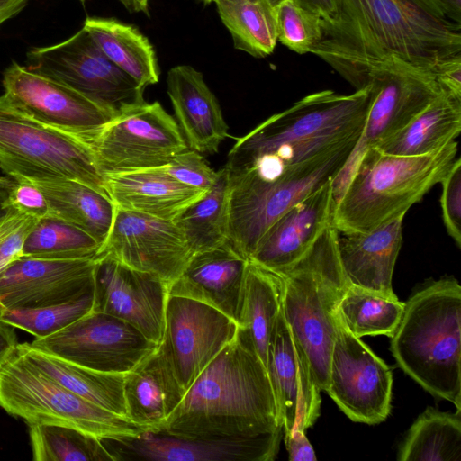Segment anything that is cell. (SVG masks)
Returning <instances> with one entry per match:
<instances>
[{
  "label": "cell",
  "instance_id": "obj_1",
  "mask_svg": "<svg viewBox=\"0 0 461 461\" xmlns=\"http://www.w3.org/2000/svg\"><path fill=\"white\" fill-rule=\"evenodd\" d=\"M321 28L311 53L356 90L367 86L370 71L385 60L432 72L440 60L461 53V25L437 0H336Z\"/></svg>",
  "mask_w": 461,
  "mask_h": 461
},
{
  "label": "cell",
  "instance_id": "obj_2",
  "mask_svg": "<svg viewBox=\"0 0 461 461\" xmlns=\"http://www.w3.org/2000/svg\"><path fill=\"white\" fill-rule=\"evenodd\" d=\"M280 428L267 370L237 330L235 337L194 380L157 432L226 438L251 437Z\"/></svg>",
  "mask_w": 461,
  "mask_h": 461
},
{
  "label": "cell",
  "instance_id": "obj_3",
  "mask_svg": "<svg viewBox=\"0 0 461 461\" xmlns=\"http://www.w3.org/2000/svg\"><path fill=\"white\" fill-rule=\"evenodd\" d=\"M390 348L405 374L461 411V286L455 277L433 281L409 298Z\"/></svg>",
  "mask_w": 461,
  "mask_h": 461
},
{
  "label": "cell",
  "instance_id": "obj_4",
  "mask_svg": "<svg viewBox=\"0 0 461 461\" xmlns=\"http://www.w3.org/2000/svg\"><path fill=\"white\" fill-rule=\"evenodd\" d=\"M458 142L420 156L387 154L375 147L360 158L335 206L339 233L368 232L401 216L437 184L457 157Z\"/></svg>",
  "mask_w": 461,
  "mask_h": 461
},
{
  "label": "cell",
  "instance_id": "obj_5",
  "mask_svg": "<svg viewBox=\"0 0 461 461\" xmlns=\"http://www.w3.org/2000/svg\"><path fill=\"white\" fill-rule=\"evenodd\" d=\"M338 236L331 221L297 262L275 272L282 280L284 317L321 392L327 388L338 306L349 285Z\"/></svg>",
  "mask_w": 461,
  "mask_h": 461
},
{
  "label": "cell",
  "instance_id": "obj_6",
  "mask_svg": "<svg viewBox=\"0 0 461 461\" xmlns=\"http://www.w3.org/2000/svg\"><path fill=\"white\" fill-rule=\"evenodd\" d=\"M0 168L14 180H73L108 195L90 147L0 96Z\"/></svg>",
  "mask_w": 461,
  "mask_h": 461
},
{
  "label": "cell",
  "instance_id": "obj_7",
  "mask_svg": "<svg viewBox=\"0 0 461 461\" xmlns=\"http://www.w3.org/2000/svg\"><path fill=\"white\" fill-rule=\"evenodd\" d=\"M0 408L28 425L61 424L101 439L137 437L146 431L69 391L15 350L0 364Z\"/></svg>",
  "mask_w": 461,
  "mask_h": 461
},
{
  "label": "cell",
  "instance_id": "obj_8",
  "mask_svg": "<svg viewBox=\"0 0 461 461\" xmlns=\"http://www.w3.org/2000/svg\"><path fill=\"white\" fill-rule=\"evenodd\" d=\"M370 104L361 134L332 182L335 204L363 153L405 127L443 90L431 71L389 59L368 75Z\"/></svg>",
  "mask_w": 461,
  "mask_h": 461
},
{
  "label": "cell",
  "instance_id": "obj_9",
  "mask_svg": "<svg viewBox=\"0 0 461 461\" xmlns=\"http://www.w3.org/2000/svg\"><path fill=\"white\" fill-rule=\"evenodd\" d=\"M27 61L30 68L82 93L114 117L146 103L145 88L115 66L84 27L66 41L31 49Z\"/></svg>",
  "mask_w": 461,
  "mask_h": 461
},
{
  "label": "cell",
  "instance_id": "obj_10",
  "mask_svg": "<svg viewBox=\"0 0 461 461\" xmlns=\"http://www.w3.org/2000/svg\"><path fill=\"white\" fill-rule=\"evenodd\" d=\"M86 143L102 175L162 167L188 149L176 120L158 102L114 117Z\"/></svg>",
  "mask_w": 461,
  "mask_h": 461
},
{
  "label": "cell",
  "instance_id": "obj_11",
  "mask_svg": "<svg viewBox=\"0 0 461 461\" xmlns=\"http://www.w3.org/2000/svg\"><path fill=\"white\" fill-rule=\"evenodd\" d=\"M336 321L325 392L351 420L378 424L391 411L392 370L347 329L338 310Z\"/></svg>",
  "mask_w": 461,
  "mask_h": 461
},
{
  "label": "cell",
  "instance_id": "obj_12",
  "mask_svg": "<svg viewBox=\"0 0 461 461\" xmlns=\"http://www.w3.org/2000/svg\"><path fill=\"white\" fill-rule=\"evenodd\" d=\"M31 344L81 366L122 375L131 371L159 345L129 323L94 311Z\"/></svg>",
  "mask_w": 461,
  "mask_h": 461
},
{
  "label": "cell",
  "instance_id": "obj_13",
  "mask_svg": "<svg viewBox=\"0 0 461 461\" xmlns=\"http://www.w3.org/2000/svg\"><path fill=\"white\" fill-rule=\"evenodd\" d=\"M3 95L35 120L86 141L114 116L69 86L13 62L3 74Z\"/></svg>",
  "mask_w": 461,
  "mask_h": 461
},
{
  "label": "cell",
  "instance_id": "obj_14",
  "mask_svg": "<svg viewBox=\"0 0 461 461\" xmlns=\"http://www.w3.org/2000/svg\"><path fill=\"white\" fill-rule=\"evenodd\" d=\"M96 256L150 273L169 286L183 273L193 252L175 221L115 206L109 234Z\"/></svg>",
  "mask_w": 461,
  "mask_h": 461
},
{
  "label": "cell",
  "instance_id": "obj_15",
  "mask_svg": "<svg viewBox=\"0 0 461 461\" xmlns=\"http://www.w3.org/2000/svg\"><path fill=\"white\" fill-rule=\"evenodd\" d=\"M237 330L236 321L215 308L168 294L161 343L185 393Z\"/></svg>",
  "mask_w": 461,
  "mask_h": 461
},
{
  "label": "cell",
  "instance_id": "obj_16",
  "mask_svg": "<svg viewBox=\"0 0 461 461\" xmlns=\"http://www.w3.org/2000/svg\"><path fill=\"white\" fill-rule=\"evenodd\" d=\"M92 311L120 319L160 344L168 285L113 258L96 256Z\"/></svg>",
  "mask_w": 461,
  "mask_h": 461
},
{
  "label": "cell",
  "instance_id": "obj_17",
  "mask_svg": "<svg viewBox=\"0 0 461 461\" xmlns=\"http://www.w3.org/2000/svg\"><path fill=\"white\" fill-rule=\"evenodd\" d=\"M283 429L251 437L185 438L145 431L137 437L102 438L113 461H272Z\"/></svg>",
  "mask_w": 461,
  "mask_h": 461
},
{
  "label": "cell",
  "instance_id": "obj_18",
  "mask_svg": "<svg viewBox=\"0 0 461 461\" xmlns=\"http://www.w3.org/2000/svg\"><path fill=\"white\" fill-rule=\"evenodd\" d=\"M95 258L21 257L0 273V307L34 308L68 303L94 291Z\"/></svg>",
  "mask_w": 461,
  "mask_h": 461
},
{
  "label": "cell",
  "instance_id": "obj_19",
  "mask_svg": "<svg viewBox=\"0 0 461 461\" xmlns=\"http://www.w3.org/2000/svg\"><path fill=\"white\" fill-rule=\"evenodd\" d=\"M267 373L284 434L312 427L321 412V390L294 345L282 309L269 342Z\"/></svg>",
  "mask_w": 461,
  "mask_h": 461
},
{
  "label": "cell",
  "instance_id": "obj_20",
  "mask_svg": "<svg viewBox=\"0 0 461 461\" xmlns=\"http://www.w3.org/2000/svg\"><path fill=\"white\" fill-rule=\"evenodd\" d=\"M333 180L282 214L264 233L249 260L277 272L297 262L332 221Z\"/></svg>",
  "mask_w": 461,
  "mask_h": 461
},
{
  "label": "cell",
  "instance_id": "obj_21",
  "mask_svg": "<svg viewBox=\"0 0 461 461\" xmlns=\"http://www.w3.org/2000/svg\"><path fill=\"white\" fill-rule=\"evenodd\" d=\"M247 263L229 241L195 253L168 294L208 304L236 321Z\"/></svg>",
  "mask_w": 461,
  "mask_h": 461
},
{
  "label": "cell",
  "instance_id": "obj_22",
  "mask_svg": "<svg viewBox=\"0 0 461 461\" xmlns=\"http://www.w3.org/2000/svg\"><path fill=\"white\" fill-rule=\"evenodd\" d=\"M176 122L189 149L216 153L229 127L214 94L201 72L189 65L173 67L167 77Z\"/></svg>",
  "mask_w": 461,
  "mask_h": 461
},
{
  "label": "cell",
  "instance_id": "obj_23",
  "mask_svg": "<svg viewBox=\"0 0 461 461\" xmlns=\"http://www.w3.org/2000/svg\"><path fill=\"white\" fill-rule=\"evenodd\" d=\"M185 394L161 342L156 350L124 375L127 418L146 431H158Z\"/></svg>",
  "mask_w": 461,
  "mask_h": 461
},
{
  "label": "cell",
  "instance_id": "obj_24",
  "mask_svg": "<svg viewBox=\"0 0 461 461\" xmlns=\"http://www.w3.org/2000/svg\"><path fill=\"white\" fill-rule=\"evenodd\" d=\"M103 176L104 189L116 207L172 221L207 192L180 183L160 167Z\"/></svg>",
  "mask_w": 461,
  "mask_h": 461
},
{
  "label": "cell",
  "instance_id": "obj_25",
  "mask_svg": "<svg viewBox=\"0 0 461 461\" xmlns=\"http://www.w3.org/2000/svg\"><path fill=\"white\" fill-rule=\"evenodd\" d=\"M404 216L368 232L339 233L338 250L349 285L395 295L392 279L402 243Z\"/></svg>",
  "mask_w": 461,
  "mask_h": 461
},
{
  "label": "cell",
  "instance_id": "obj_26",
  "mask_svg": "<svg viewBox=\"0 0 461 461\" xmlns=\"http://www.w3.org/2000/svg\"><path fill=\"white\" fill-rule=\"evenodd\" d=\"M14 350L38 370L69 391L128 419L123 397L124 375L104 373L81 366L36 348L29 342L18 343Z\"/></svg>",
  "mask_w": 461,
  "mask_h": 461
},
{
  "label": "cell",
  "instance_id": "obj_27",
  "mask_svg": "<svg viewBox=\"0 0 461 461\" xmlns=\"http://www.w3.org/2000/svg\"><path fill=\"white\" fill-rule=\"evenodd\" d=\"M282 299L280 276L248 259L236 323L267 370L269 342Z\"/></svg>",
  "mask_w": 461,
  "mask_h": 461
},
{
  "label": "cell",
  "instance_id": "obj_28",
  "mask_svg": "<svg viewBox=\"0 0 461 461\" xmlns=\"http://www.w3.org/2000/svg\"><path fill=\"white\" fill-rule=\"evenodd\" d=\"M461 131V98L442 91L405 127L376 144L397 156H420L455 140Z\"/></svg>",
  "mask_w": 461,
  "mask_h": 461
},
{
  "label": "cell",
  "instance_id": "obj_29",
  "mask_svg": "<svg viewBox=\"0 0 461 461\" xmlns=\"http://www.w3.org/2000/svg\"><path fill=\"white\" fill-rule=\"evenodd\" d=\"M30 182L45 195L50 217L80 228L103 245L112 227L115 211V205L108 195L73 180Z\"/></svg>",
  "mask_w": 461,
  "mask_h": 461
},
{
  "label": "cell",
  "instance_id": "obj_30",
  "mask_svg": "<svg viewBox=\"0 0 461 461\" xmlns=\"http://www.w3.org/2000/svg\"><path fill=\"white\" fill-rule=\"evenodd\" d=\"M83 27L101 51L143 88L158 81L154 49L134 26L113 18L87 17Z\"/></svg>",
  "mask_w": 461,
  "mask_h": 461
},
{
  "label": "cell",
  "instance_id": "obj_31",
  "mask_svg": "<svg viewBox=\"0 0 461 461\" xmlns=\"http://www.w3.org/2000/svg\"><path fill=\"white\" fill-rule=\"evenodd\" d=\"M461 411L428 407L412 423L398 450L399 461H460Z\"/></svg>",
  "mask_w": 461,
  "mask_h": 461
},
{
  "label": "cell",
  "instance_id": "obj_32",
  "mask_svg": "<svg viewBox=\"0 0 461 461\" xmlns=\"http://www.w3.org/2000/svg\"><path fill=\"white\" fill-rule=\"evenodd\" d=\"M193 255L229 241V180L225 167L213 185L176 220Z\"/></svg>",
  "mask_w": 461,
  "mask_h": 461
},
{
  "label": "cell",
  "instance_id": "obj_33",
  "mask_svg": "<svg viewBox=\"0 0 461 461\" xmlns=\"http://www.w3.org/2000/svg\"><path fill=\"white\" fill-rule=\"evenodd\" d=\"M234 48L255 58L270 55L276 45L274 8L266 0H212Z\"/></svg>",
  "mask_w": 461,
  "mask_h": 461
},
{
  "label": "cell",
  "instance_id": "obj_34",
  "mask_svg": "<svg viewBox=\"0 0 461 461\" xmlns=\"http://www.w3.org/2000/svg\"><path fill=\"white\" fill-rule=\"evenodd\" d=\"M405 303L395 295H385L348 285L338 314L356 337L385 335L392 338L403 313Z\"/></svg>",
  "mask_w": 461,
  "mask_h": 461
},
{
  "label": "cell",
  "instance_id": "obj_35",
  "mask_svg": "<svg viewBox=\"0 0 461 461\" xmlns=\"http://www.w3.org/2000/svg\"><path fill=\"white\" fill-rule=\"evenodd\" d=\"M29 426L34 461H113L101 438L55 423Z\"/></svg>",
  "mask_w": 461,
  "mask_h": 461
},
{
  "label": "cell",
  "instance_id": "obj_36",
  "mask_svg": "<svg viewBox=\"0 0 461 461\" xmlns=\"http://www.w3.org/2000/svg\"><path fill=\"white\" fill-rule=\"evenodd\" d=\"M100 247L80 228L54 217H46L38 220L27 236L22 257L53 259L95 258Z\"/></svg>",
  "mask_w": 461,
  "mask_h": 461
},
{
  "label": "cell",
  "instance_id": "obj_37",
  "mask_svg": "<svg viewBox=\"0 0 461 461\" xmlns=\"http://www.w3.org/2000/svg\"><path fill=\"white\" fill-rule=\"evenodd\" d=\"M93 293L76 301L34 308L0 307V321L36 339L50 336L92 311Z\"/></svg>",
  "mask_w": 461,
  "mask_h": 461
},
{
  "label": "cell",
  "instance_id": "obj_38",
  "mask_svg": "<svg viewBox=\"0 0 461 461\" xmlns=\"http://www.w3.org/2000/svg\"><path fill=\"white\" fill-rule=\"evenodd\" d=\"M276 39L298 54L311 53L322 37L321 18L293 0L274 7Z\"/></svg>",
  "mask_w": 461,
  "mask_h": 461
},
{
  "label": "cell",
  "instance_id": "obj_39",
  "mask_svg": "<svg viewBox=\"0 0 461 461\" xmlns=\"http://www.w3.org/2000/svg\"><path fill=\"white\" fill-rule=\"evenodd\" d=\"M160 167L180 183L204 192L218 177V171H214L199 152L189 148Z\"/></svg>",
  "mask_w": 461,
  "mask_h": 461
},
{
  "label": "cell",
  "instance_id": "obj_40",
  "mask_svg": "<svg viewBox=\"0 0 461 461\" xmlns=\"http://www.w3.org/2000/svg\"><path fill=\"white\" fill-rule=\"evenodd\" d=\"M37 221L8 207L0 220V273L22 257L24 241Z\"/></svg>",
  "mask_w": 461,
  "mask_h": 461
},
{
  "label": "cell",
  "instance_id": "obj_41",
  "mask_svg": "<svg viewBox=\"0 0 461 461\" xmlns=\"http://www.w3.org/2000/svg\"><path fill=\"white\" fill-rule=\"evenodd\" d=\"M440 206L447 234L461 248V159L456 157L439 182Z\"/></svg>",
  "mask_w": 461,
  "mask_h": 461
},
{
  "label": "cell",
  "instance_id": "obj_42",
  "mask_svg": "<svg viewBox=\"0 0 461 461\" xmlns=\"http://www.w3.org/2000/svg\"><path fill=\"white\" fill-rule=\"evenodd\" d=\"M6 203L8 207L37 220L50 217V208L45 195L29 180H14Z\"/></svg>",
  "mask_w": 461,
  "mask_h": 461
},
{
  "label": "cell",
  "instance_id": "obj_43",
  "mask_svg": "<svg viewBox=\"0 0 461 461\" xmlns=\"http://www.w3.org/2000/svg\"><path fill=\"white\" fill-rule=\"evenodd\" d=\"M432 74L444 92L461 98V53L440 60Z\"/></svg>",
  "mask_w": 461,
  "mask_h": 461
},
{
  "label": "cell",
  "instance_id": "obj_44",
  "mask_svg": "<svg viewBox=\"0 0 461 461\" xmlns=\"http://www.w3.org/2000/svg\"><path fill=\"white\" fill-rule=\"evenodd\" d=\"M284 435L290 461H315L317 459L304 430L294 428L290 433Z\"/></svg>",
  "mask_w": 461,
  "mask_h": 461
},
{
  "label": "cell",
  "instance_id": "obj_45",
  "mask_svg": "<svg viewBox=\"0 0 461 461\" xmlns=\"http://www.w3.org/2000/svg\"><path fill=\"white\" fill-rule=\"evenodd\" d=\"M17 344L14 327L0 321V364L12 354Z\"/></svg>",
  "mask_w": 461,
  "mask_h": 461
},
{
  "label": "cell",
  "instance_id": "obj_46",
  "mask_svg": "<svg viewBox=\"0 0 461 461\" xmlns=\"http://www.w3.org/2000/svg\"><path fill=\"white\" fill-rule=\"evenodd\" d=\"M301 7H303L315 14L319 15L321 19L330 18L336 8V0H293Z\"/></svg>",
  "mask_w": 461,
  "mask_h": 461
},
{
  "label": "cell",
  "instance_id": "obj_47",
  "mask_svg": "<svg viewBox=\"0 0 461 461\" xmlns=\"http://www.w3.org/2000/svg\"><path fill=\"white\" fill-rule=\"evenodd\" d=\"M30 0H0V26L19 14Z\"/></svg>",
  "mask_w": 461,
  "mask_h": 461
},
{
  "label": "cell",
  "instance_id": "obj_48",
  "mask_svg": "<svg viewBox=\"0 0 461 461\" xmlns=\"http://www.w3.org/2000/svg\"><path fill=\"white\" fill-rule=\"evenodd\" d=\"M444 14L461 25V0H437Z\"/></svg>",
  "mask_w": 461,
  "mask_h": 461
},
{
  "label": "cell",
  "instance_id": "obj_49",
  "mask_svg": "<svg viewBox=\"0 0 461 461\" xmlns=\"http://www.w3.org/2000/svg\"><path fill=\"white\" fill-rule=\"evenodd\" d=\"M13 183V180L0 176V220L8 209L6 199Z\"/></svg>",
  "mask_w": 461,
  "mask_h": 461
},
{
  "label": "cell",
  "instance_id": "obj_50",
  "mask_svg": "<svg viewBox=\"0 0 461 461\" xmlns=\"http://www.w3.org/2000/svg\"><path fill=\"white\" fill-rule=\"evenodd\" d=\"M130 12L148 14V0H119Z\"/></svg>",
  "mask_w": 461,
  "mask_h": 461
},
{
  "label": "cell",
  "instance_id": "obj_51",
  "mask_svg": "<svg viewBox=\"0 0 461 461\" xmlns=\"http://www.w3.org/2000/svg\"><path fill=\"white\" fill-rule=\"evenodd\" d=\"M266 1L271 5V7L274 8L277 4H279L283 0H266Z\"/></svg>",
  "mask_w": 461,
  "mask_h": 461
},
{
  "label": "cell",
  "instance_id": "obj_52",
  "mask_svg": "<svg viewBox=\"0 0 461 461\" xmlns=\"http://www.w3.org/2000/svg\"><path fill=\"white\" fill-rule=\"evenodd\" d=\"M199 1L203 2L205 5H208L212 2V0H199Z\"/></svg>",
  "mask_w": 461,
  "mask_h": 461
},
{
  "label": "cell",
  "instance_id": "obj_53",
  "mask_svg": "<svg viewBox=\"0 0 461 461\" xmlns=\"http://www.w3.org/2000/svg\"><path fill=\"white\" fill-rule=\"evenodd\" d=\"M81 3H85L86 0H79Z\"/></svg>",
  "mask_w": 461,
  "mask_h": 461
}]
</instances>
